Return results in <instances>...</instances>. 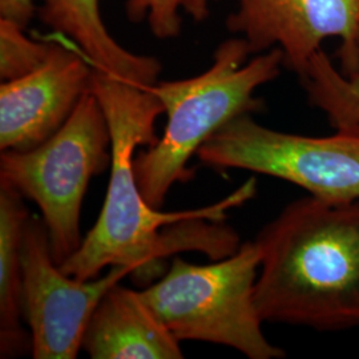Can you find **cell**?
<instances>
[{
	"label": "cell",
	"mask_w": 359,
	"mask_h": 359,
	"mask_svg": "<svg viewBox=\"0 0 359 359\" xmlns=\"http://www.w3.org/2000/svg\"><path fill=\"white\" fill-rule=\"evenodd\" d=\"M93 69V68H92ZM90 92L107 117L112 139L111 177L103 209L74 256L60 266L77 280H95L112 266H128L144 283L154 278L165 258L201 252L213 261L231 256L240 237L224 221L226 213L250 201L256 179L216 204L177 212L149 205L139 188L133 160L140 147L158 140L154 124L164 107L151 88L92 71Z\"/></svg>",
	"instance_id": "1"
},
{
	"label": "cell",
	"mask_w": 359,
	"mask_h": 359,
	"mask_svg": "<svg viewBox=\"0 0 359 359\" xmlns=\"http://www.w3.org/2000/svg\"><path fill=\"white\" fill-rule=\"evenodd\" d=\"M256 244L264 322L321 332L359 326V200L299 198L262 228Z\"/></svg>",
	"instance_id": "2"
},
{
	"label": "cell",
	"mask_w": 359,
	"mask_h": 359,
	"mask_svg": "<svg viewBox=\"0 0 359 359\" xmlns=\"http://www.w3.org/2000/svg\"><path fill=\"white\" fill-rule=\"evenodd\" d=\"M250 53L244 38L229 39L218 46L205 72L151 87L168 121L164 135L133 160L139 188L149 205L161 209L176 184L194 177L189 163L215 133L233 118L262 108L256 90L280 75L283 53L274 47L246 62Z\"/></svg>",
	"instance_id": "3"
},
{
	"label": "cell",
	"mask_w": 359,
	"mask_h": 359,
	"mask_svg": "<svg viewBox=\"0 0 359 359\" xmlns=\"http://www.w3.org/2000/svg\"><path fill=\"white\" fill-rule=\"evenodd\" d=\"M259 249L248 241L209 265L172 257L161 280L140 290L142 299L175 338L231 347L249 359H281L270 344L256 305Z\"/></svg>",
	"instance_id": "4"
},
{
	"label": "cell",
	"mask_w": 359,
	"mask_h": 359,
	"mask_svg": "<svg viewBox=\"0 0 359 359\" xmlns=\"http://www.w3.org/2000/svg\"><path fill=\"white\" fill-rule=\"evenodd\" d=\"M107 117L92 92L77 104L65 126L29 151H3L0 181L40 208L53 261L62 266L83 243L81 206L90 180L112 163Z\"/></svg>",
	"instance_id": "5"
},
{
	"label": "cell",
	"mask_w": 359,
	"mask_h": 359,
	"mask_svg": "<svg viewBox=\"0 0 359 359\" xmlns=\"http://www.w3.org/2000/svg\"><path fill=\"white\" fill-rule=\"evenodd\" d=\"M197 157L206 167L285 180L325 201L359 200V130L311 137L274 130L243 115L215 133Z\"/></svg>",
	"instance_id": "6"
},
{
	"label": "cell",
	"mask_w": 359,
	"mask_h": 359,
	"mask_svg": "<svg viewBox=\"0 0 359 359\" xmlns=\"http://www.w3.org/2000/svg\"><path fill=\"white\" fill-rule=\"evenodd\" d=\"M25 320L35 359L76 358L90 317L103 295L133 273L112 266L95 280H77L53 261L43 218L27 219L23 244Z\"/></svg>",
	"instance_id": "7"
},
{
	"label": "cell",
	"mask_w": 359,
	"mask_h": 359,
	"mask_svg": "<svg viewBox=\"0 0 359 359\" xmlns=\"http://www.w3.org/2000/svg\"><path fill=\"white\" fill-rule=\"evenodd\" d=\"M228 27L253 53L277 46L299 76L329 38L342 41L344 74L359 69V0H237Z\"/></svg>",
	"instance_id": "8"
},
{
	"label": "cell",
	"mask_w": 359,
	"mask_h": 359,
	"mask_svg": "<svg viewBox=\"0 0 359 359\" xmlns=\"http://www.w3.org/2000/svg\"><path fill=\"white\" fill-rule=\"evenodd\" d=\"M92 65L80 50L53 43L47 60L0 86V149L29 151L65 124L90 90Z\"/></svg>",
	"instance_id": "9"
},
{
	"label": "cell",
	"mask_w": 359,
	"mask_h": 359,
	"mask_svg": "<svg viewBox=\"0 0 359 359\" xmlns=\"http://www.w3.org/2000/svg\"><path fill=\"white\" fill-rule=\"evenodd\" d=\"M81 348L92 359L184 358L180 341L145 304L142 293L120 283L95 309Z\"/></svg>",
	"instance_id": "10"
},
{
	"label": "cell",
	"mask_w": 359,
	"mask_h": 359,
	"mask_svg": "<svg viewBox=\"0 0 359 359\" xmlns=\"http://www.w3.org/2000/svg\"><path fill=\"white\" fill-rule=\"evenodd\" d=\"M41 22L74 43L95 71L151 88L157 83L161 63L120 46L104 25L100 0H43Z\"/></svg>",
	"instance_id": "11"
},
{
	"label": "cell",
	"mask_w": 359,
	"mask_h": 359,
	"mask_svg": "<svg viewBox=\"0 0 359 359\" xmlns=\"http://www.w3.org/2000/svg\"><path fill=\"white\" fill-rule=\"evenodd\" d=\"M23 196L0 181V357L13 358L31 347L25 318L22 244L28 209Z\"/></svg>",
	"instance_id": "12"
},
{
	"label": "cell",
	"mask_w": 359,
	"mask_h": 359,
	"mask_svg": "<svg viewBox=\"0 0 359 359\" xmlns=\"http://www.w3.org/2000/svg\"><path fill=\"white\" fill-rule=\"evenodd\" d=\"M309 100L327 116L337 130H359V69L346 75L337 71L320 50L301 75Z\"/></svg>",
	"instance_id": "13"
},
{
	"label": "cell",
	"mask_w": 359,
	"mask_h": 359,
	"mask_svg": "<svg viewBox=\"0 0 359 359\" xmlns=\"http://www.w3.org/2000/svg\"><path fill=\"white\" fill-rule=\"evenodd\" d=\"M212 1L213 0H128L127 15L133 23L147 20L156 38L172 39L181 32V11L188 13L196 22H204L209 16Z\"/></svg>",
	"instance_id": "14"
},
{
	"label": "cell",
	"mask_w": 359,
	"mask_h": 359,
	"mask_svg": "<svg viewBox=\"0 0 359 359\" xmlns=\"http://www.w3.org/2000/svg\"><path fill=\"white\" fill-rule=\"evenodd\" d=\"M51 41L27 38L23 28L0 19V76L4 81L26 76L43 65L51 53Z\"/></svg>",
	"instance_id": "15"
},
{
	"label": "cell",
	"mask_w": 359,
	"mask_h": 359,
	"mask_svg": "<svg viewBox=\"0 0 359 359\" xmlns=\"http://www.w3.org/2000/svg\"><path fill=\"white\" fill-rule=\"evenodd\" d=\"M35 13L32 0H0V15L3 19L11 20L25 28Z\"/></svg>",
	"instance_id": "16"
}]
</instances>
